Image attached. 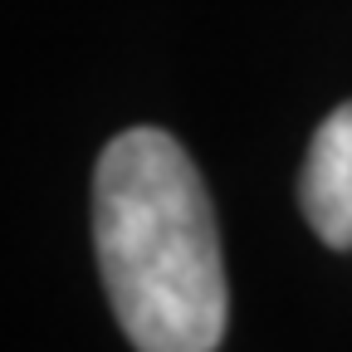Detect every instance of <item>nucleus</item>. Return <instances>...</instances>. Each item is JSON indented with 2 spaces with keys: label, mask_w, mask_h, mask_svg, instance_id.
<instances>
[{
  "label": "nucleus",
  "mask_w": 352,
  "mask_h": 352,
  "mask_svg": "<svg viewBox=\"0 0 352 352\" xmlns=\"http://www.w3.org/2000/svg\"><path fill=\"white\" fill-rule=\"evenodd\" d=\"M94 250L122 338L138 352H215L230 294L215 210L186 147L127 127L94 166Z\"/></svg>",
  "instance_id": "nucleus-1"
},
{
  "label": "nucleus",
  "mask_w": 352,
  "mask_h": 352,
  "mask_svg": "<svg viewBox=\"0 0 352 352\" xmlns=\"http://www.w3.org/2000/svg\"><path fill=\"white\" fill-rule=\"evenodd\" d=\"M298 201L323 245L352 250V103L333 108L303 157Z\"/></svg>",
  "instance_id": "nucleus-2"
}]
</instances>
